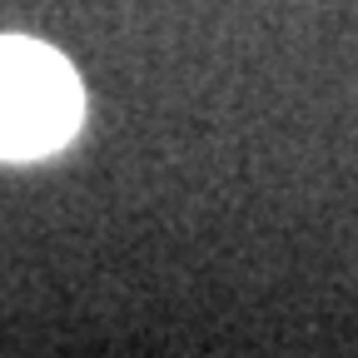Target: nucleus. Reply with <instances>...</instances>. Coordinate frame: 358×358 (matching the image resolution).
Wrapping results in <instances>:
<instances>
[{
  "mask_svg": "<svg viewBox=\"0 0 358 358\" xmlns=\"http://www.w3.org/2000/svg\"><path fill=\"white\" fill-rule=\"evenodd\" d=\"M80 124L70 65L35 40H0V159L55 150Z\"/></svg>",
  "mask_w": 358,
  "mask_h": 358,
  "instance_id": "f257e3e1",
  "label": "nucleus"
}]
</instances>
